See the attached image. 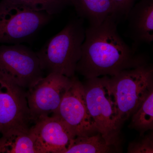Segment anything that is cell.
Returning a JSON list of instances; mask_svg holds the SVG:
<instances>
[{"mask_svg":"<svg viewBox=\"0 0 153 153\" xmlns=\"http://www.w3.org/2000/svg\"><path fill=\"white\" fill-rule=\"evenodd\" d=\"M117 19L111 16L85 30L76 72L86 79L112 76L126 69L148 63V57L126 44L117 31Z\"/></svg>","mask_w":153,"mask_h":153,"instance_id":"1","label":"cell"},{"mask_svg":"<svg viewBox=\"0 0 153 153\" xmlns=\"http://www.w3.org/2000/svg\"><path fill=\"white\" fill-rule=\"evenodd\" d=\"M85 37L81 20L69 22L37 52L43 71L69 78L75 76Z\"/></svg>","mask_w":153,"mask_h":153,"instance_id":"2","label":"cell"},{"mask_svg":"<svg viewBox=\"0 0 153 153\" xmlns=\"http://www.w3.org/2000/svg\"><path fill=\"white\" fill-rule=\"evenodd\" d=\"M120 126L131 117L153 91V68L147 63L109 77Z\"/></svg>","mask_w":153,"mask_h":153,"instance_id":"3","label":"cell"},{"mask_svg":"<svg viewBox=\"0 0 153 153\" xmlns=\"http://www.w3.org/2000/svg\"><path fill=\"white\" fill-rule=\"evenodd\" d=\"M109 77L86 79L83 83L88 111L99 133L108 143L121 149L122 126L118 119Z\"/></svg>","mask_w":153,"mask_h":153,"instance_id":"4","label":"cell"},{"mask_svg":"<svg viewBox=\"0 0 153 153\" xmlns=\"http://www.w3.org/2000/svg\"><path fill=\"white\" fill-rule=\"evenodd\" d=\"M37 52L20 44L0 46V76L25 89L44 77Z\"/></svg>","mask_w":153,"mask_h":153,"instance_id":"5","label":"cell"},{"mask_svg":"<svg viewBox=\"0 0 153 153\" xmlns=\"http://www.w3.org/2000/svg\"><path fill=\"white\" fill-rule=\"evenodd\" d=\"M51 16L25 6L0 2V44H20L34 35Z\"/></svg>","mask_w":153,"mask_h":153,"instance_id":"6","label":"cell"},{"mask_svg":"<svg viewBox=\"0 0 153 153\" xmlns=\"http://www.w3.org/2000/svg\"><path fill=\"white\" fill-rule=\"evenodd\" d=\"M71 82V78L50 73L28 89L26 96L32 121L35 123L54 114Z\"/></svg>","mask_w":153,"mask_h":153,"instance_id":"7","label":"cell"},{"mask_svg":"<svg viewBox=\"0 0 153 153\" xmlns=\"http://www.w3.org/2000/svg\"><path fill=\"white\" fill-rule=\"evenodd\" d=\"M26 91L0 76L1 136L13 131L30 130L32 120Z\"/></svg>","mask_w":153,"mask_h":153,"instance_id":"8","label":"cell"},{"mask_svg":"<svg viewBox=\"0 0 153 153\" xmlns=\"http://www.w3.org/2000/svg\"><path fill=\"white\" fill-rule=\"evenodd\" d=\"M71 78L70 86L59 107L52 115L59 117L73 131L76 136L98 133L88 111L83 83L75 76Z\"/></svg>","mask_w":153,"mask_h":153,"instance_id":"9","label":"cell"},{"mask_svg":"<svg viewBox=\"0 0 153 153\" xmlns=\"http://www.w3.org/2000/svg\"><path fill=\"white\" fill-rule=\"evenodd\" d=\"M30 131L35 138L37 153H64L76 136L66 123L54 115L38 120Z\"/></svg>","mask_w":153,"mask_h":153,"instance_id":"10","label":"cell"},{"mask_svg":"<svg viewBox=\"0 0 153 153\" xmlns=\"http://www.w3.org/2000/svg\"><path fill=\"white\" fill-rule=\"evenodd\" d=\"M128 22V36L137 49L142 44L153 41V0H140L134 5L126 17Z\"/></svg>","mask_w":153,"mask_h":153,"instance_id":"11","label":"cell"},{"mask_svg":"<svg viewBox=\"0 0 153 153\" xmlns=\"http://www.w3.org/2000/svg\"><path fill=\"white\" fill-rule=\"evenodd\" d=\"M79 17L90 25H98L111 16H114L111 0H70Z\"/></svg>","mask_w":153,"mask_h":153,"instance_id":"12","label":"cell"},{"mask_svg":"<svg viewBox=\"0 0 153 153\" xmlns=\"http://www.w3.org/2000/svg\"><path fill=\"white\" fill-rule=\"evenodd\" d=\"M121 149L110 145L100 133L90 136H76L70 141L64 153L120 152Z\"/></svg>","mask_w":153,"mask_h":153,"instance_id":"13","label":"cell"},{"mask_svg":"<svg viewBox=\"0 0 153 153\" xmlns=\"http://www.w3.org/2000/svg\"><path fill=\"white\" fill-rule=\"evenodd\" d=\"M37 153L30 129L15 130L0 137V153Z\"/></svg>","mask_w":153,"mask_h":153,"instance_id":"14","label":"cell"},{"mask_svg":"<svg viewBox=\"0 0 153 153\" xmlns=\"http://www.w3.org/2000/svg\"><path fill=\"white\" fill-rule=\"evenodd\" d=\"M129 128L135 130L140 136L153 129V91L131 116Z\"/></svg>","mask_w":153,"mask_h":153,"instance_id":"15","label":"cell"},{"mask_svg":"<svg viewBox=\"0 0 153 153\" xmlns=\"http://www.w3.org/2000/svg\"><path fill=\"white\" fill-rule=\"evenodd\" d=\"M1 1L25 6L51 16L58 13L67 4H70V0H2Z\"/></svg>","mask_w":153,"mask_h":153,"instance_id":"16","label":"cell"},{"mask_svg":"<svg viewBox=\"0 0 153 153\" xmlns=\"http://www.w3.org/2000/svg\"><path fill=\"white\" fill-rule=\"evenodd\" d=\"M140 138L129 144L128 153H153V134L152 132L140 136Z\"/></svg>","mask_w":153,"mask_h":153,"instance_id":"17","label":"cell"},{"mask_svg":"<svg viewBox=\"0 0 153 153\" xmlns=\"http://www.w3.org/2000/svg\"><path fill=\"white\" fill-rule=\"evenodd\" d=\"M114 8V16L126 18L136 0H111Z\"/></svg>","mask_w":153,"mask_h":153,"instance_id":"18","label":"cell"},{"mask_svg":"<svg viewBox=\"0 0 153 153\" xmlns=\"http://www.w3.org/2000/svg\"><path fill=\"white\" fill-rule=\"evenodd\" d=\"M0 2H1V1H0Z\"/></svg>","mask_w":153,"mask_h":153,"instance_id":"19","label":"cell"}]
</instances>
